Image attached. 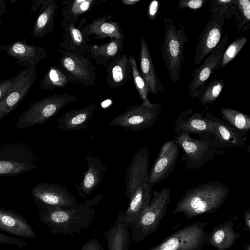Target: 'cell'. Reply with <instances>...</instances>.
I'll use <instances>...</instances> for the list:
<instances>
[{"label":"cell","mask_w":250,"mask_h":250,"mask_svg":"<svg viewBox=\"0 0 250 250\" xmlns=\"http://www.w3.org/2000/svg\"><path fill=\"white\" fill-rule=\"evenodd\" d=\"M81 250H104V249L98 239L91 238L83 245Z\"/></svg>","instance_id":"b9f144b4"},{"label":"cell","mask_w":250,"mask_h":250,"mask_svg":"<svg viewBox=\"0 0 250 250\" xmlns=\"http://www.w3.org/2000/svg\"><path fill=\"white\" fill-rule=\"evenodd\" d=\"M125 39H111L100 45H88L85 53L97 64L106 66L108 63L121 55Z\"/></svg>","instance_id":"83f0119b"},{"label":"cell","mask_w":250,"mask_h":250,"mask_svg":"<svg viewBox=\"0 0 250 250\" xmlns=\"http://www.w3.org/2000/svg\"><path fill=\"white\" fill-rule=\"evenodd\" d=\"M125 212L120 210L114 224L104 233L108 250H128L131 238Z\"/></svg>","instance_id":"484cf974"},{"label":"cell","mask_w":250,"mask_h":250,"mask_svg":"<svg viewBox=\"0 0 250 250\" xmlns=\"http://www.w3.org/2000/svg\"><path fill=\"white\" fill-rule=\"evenodd\" d=\"M0 244H10L18 247H25L27 244L24 241L0 232Z\"/></svg>","instance_id":"ab89813d"},{"label":"cell","mask_w":250,"mask_h":250,"mask_svg":"<svg viewBox=\"0 0 250 250\" xmlns=\"http://www.w3.org/2000/svg\"><path fill=\"white\" fill-rule=\"evenodd\" d=\"M205 115L211 128L209 137L216 141L222 148L240 147L244 146L246 141L244 135L247 133L239 131L210 113L206 112Z\"/></svg>","instance_id":"ac0fdd59"},{"label":"cell","mask_w":250,"mask_h":250,"mask_svg":"<svg viewBox=\"0 0 250 250\" xmlns=\"http://www.w3.org/2000/svg\"><path fill=\"white\" fill-rule=\"evenodd\" d=\"M6 5L4 0H0V24L2 23V17L6 13Z\"/></svg>","instance_id":"7dc6e473"},{"label":"cell","mask_w":250,"mask_h":250,"mask_svg":"<svg viewBox=\"0 0 250 250\" xmlns=\"http://www.w3.org/2000/svg\"></svg>","instance_id":"816d5d0a"},{"label":"cell","mask_w":250,"mask_h":250,"mask_svg":"<svg viewBox=\"0 0 250 250\" xmlns=\"http://www.w3.org/2000/svg\"><path fill=\"white\" fill-rule=\"evenodd\" d=\"M33 199L64 209H72L78 203L75 196L65 187L58 184L40 183L32 189Z\"/></svg>","instance_id":"9a60e30c"},{"label":"cell","mask_w":250,"mask_h":250,"mask_svg":"<svg viewBox=\"0 0 250 250\" xmlns=\"http://www.w3.org/2000/svg\"><path fill=\"white\" fill-rule=\"evenodd\" d=\"M228 36V33L225 34L203 64L194 69L191 76L192 79L188 85V92L191 98H198L201 95L208 80L215 69L219 68L227 44Z\"/></svg>","instance_id":"8fae6325"},{"label":"cell","mask_w":250,"mask_h":250,"mask_svg":"<svg viewBox=\"0 0 250 250\" xmlns=\"http://www.w3.org/2000/svg\"><path fill=\"white\" fill-rule=\"evenodd\" d=\"M96 107V104L93 103L84 107L66 112L57 120L58 128L68 132L86 129Z\"/></svg>","instance_id":"603a6c76"},{"label":"cell","mask_w":250,"mask_h":250,"mask_svg":"<svg viewBox=\"0 0 250 250\" xmlns=\"http://www.w3.org/2000/svg\"><path fill=\"white\" fill-rule=\"evenodd\" d=\"M234 223L228 221L214 227L208 235L207 242L217 250H228L241 236L233 229Z\"/></svg>","instance_id":"4dcf8cb0"},{"label":"cell","mask_w":250,"mask_h":250,"mask_svg":"<svg viewBox=\"0 0 250 250\" xmlns=\"http://www.w3.org/2000/svg\"><path fill=\"white\" fill-rule=\"evenodd\" d=\"M9 1L12 4H13L17 1V0H10Z\"/></svg>","instance_id":"681fc988"},{"label":"cell","mask_w":250,"mask_h":250,"mask_svg":"<svg viewBox=\"0 0 250 250\" xmlns=\"http://www.w3.org/2000/svg\"><path fill=\"white\" fill-rule=\"evenodd\" d=\"M159 104L147 105L142 104L129 107L110 122V126H119L132 131H142L152 127L161 110Z\"/></svg>","instance_id":"9c48e42d"},{"label":"cell","mask_w":250,"mask_h":250,"mask_svg":"<svg viewBox=\"0 0 250 250\" xmlns=\"http://www.w3.org/2000/svg\"><path fill=\"white\" fill-rule=\"evenodd\" d=\"M151 197V188L149 183L139 187L129 199L125 219L129 225L139 220L148 206Z\"/></svg>","instance_id":"f546056e"},{"label":"cell","mask_w":250,"mask_h":250,"mask_svg":"<svg viewBox=\"0 0 250 250\" xmlns=\"http://www.w3.org/2000/svg\"><path fill=\"white\" fill-rule=\"evenodd\" d=\"M245 250H250V245H248L246 247Z\"/></svg>","instance_id":"f907efd6"},{"label":"cell","mask_w":250,"mask_h":250,"mask_svg":"<svg viewBox=\"0 0 250 250\" xmlns=\"http://www.w3.org/2000/svg\"><path fill=\"white\" fill-rule=\"evenodd\" d=\"M170 190L168 188L153 192V197L140 218L129 225L131 240L136 243L140 242L157 229L170 203Z\"/></svg>","instance_id":"5b68a950"},{"label":"cell","mask_w":250,"mask_h":250,"mask_svg":"<svg viewBox=\"0 0 250 250\" xmlns=\"http://www.w3.org/2000/svg\"><path fill=\"white\" fill-rule=\"evenodd\" d=\"M61 26L62 38L59 47L78 56H84L89 42L85 39L82 31L81 24L77 26L76 24L62 21Z\"/></svg>","instance_id":"cb8c5ba5"},{"label":"cell","mask_w":250,"mask_h":250,"mask_svg":"<svg viewBox=\"0 0 250 250\" xmlns=\"http://www.w3.org/2000/svg\"><path fill=\"white\" fill-rule=\"evenodd\" d=\"M72 81L66 72L59 66H51L40 81V85L44 90L64 88Z\"/></svg>","instance_id":"d6a6232c"},{"label":"cell","mask_w":250,"mask_h":250,"mask_svg":"<svg viewBox=\"0 0 250 250\" xmlns=\"http://www.w3.org/2000/svg\"><path fill=\"white\" fill-rule=\"evenodd\" d=\"M206 2V0H180L177 3V7L180 10L188 8L198 11L204 5Z\"/></svg>","instance_id":"f35d334b"},{"label":"cell","mask_w":250,"mask_h":250,"mask_svg":"<svg viewBox=\"0 0 250 250\" xmlns=\"http://www.w3.org/2000/svg\"><path fill=\"white\" fill-rule=\"evenodd\" d=\"M85 158L88 169L83 172L82 182L76 186L79 196L83 199H86L97 189L107 170V167L92 155H87Z\"/></svg>","instance_id":"44dd1931"},{"label":"cell","mask_w":250,"mask_h":250,"mask_svg":"<svg viewBox=\"0 0 250 250\" xmlns=\"http://www.w3.org/2000/svg\"><path fill=\"white\" fill-rule=\"evenodd\" d=\"M208 235L204 222H195L177 230L148 250H201Z\"/></svg>","instance_id":"ba28073f"},{"label":"cell","mask_w":250,"mask_h":250,"mask_svg":"<svg viewBox=\"0 0 250 250\" xmlns=\"http://www.w3.org/2000/svg\"><path fill=\"white\" fill-rule=\"evenodd\" d=\"M38 76L36 66L24 68L15 77L13 87L0 102V120L11 113L29 93Z\"/></svg>","instance_id":"7c38bea8"},{"label":"cell","mask_w":250,"mask_h":250,"mask_svg":"<svg viewBox=\"0 0 250 250\" xmlns=\"http://www.w3.org/2000/svg\"><path fill=\"white\" fill-rule=\"evenodd\" d=\"M102 198L103 195L100 193L69 210L47 205L36 199L33 201L39 208L41 222L52 234L61 233L73 237L74 232L80 234L83 229L87 228L92 224L96 216L95 208Z\"/></svg>","instance_id":"6da1fadb"},{"label":"cell","mask_w":250,"mask_h":250,"mask_svg":"<svg viewBox=\"0 0 250 250\" xmlns=\"http://www.w3.org/2000/svg\"><path fill=\"white\" fill-rule=\"evenodd\" d=\"M58 8L55 0H43L34 23L32 34L34 38H42L53 30L55 27L54 17Z\"/></svg>","instance_id":"f1b7e54d"},{"label":"cell","mask_w":250,"mask_h":250,"mask_svg":"<svg viewBox=\"0 0 250 250\" xmlns=\"http://www.w3.org/2000/svg\"><path fill=\"white\" fill-rule=\"evenodd\" d=\"M247 39L244 37L238 38L232 42L226 50H225L219 68H222L231 62L240 51L246 43Z\"/></svg>","instance_id":"74e56055"},{"label":"cell","mask_w":250,"mask_h":250,"mask_svg":"<svg viewBox=\"0 0 250 250\" xmlns=\"http://www.w3.org/2000/svg\"><path fill=\"white\" fill-rule=\"evenodd\" d=\"M106 72V81L110 88L115 89L124 85L132 77L128 57L124 54L109 62Z\"/></svg>","instance_id":"4316f807"},{"label":"cell","mask_w":250,"mask_h":250,"mask_svg":"<svg viewBox=\"0 0 250 250\" xmlns=\"http://www.w3.org/2000/svg\"><path fill=\"white\" fill-rule=\"evenodd\" d=\"M244 223L246 227L250 229V209L245 211L244 212Z\"/></svg>","instance_id":"bcb514c9"},{"label":"cell","mask_w":250,"mask_h":250,"mask_svg":"<svg viewBox=\"0 0 250 250\" xmlns=\"http://www.w3.org/2000/svg\"><path fill=\"white\" fill-rule=\"evenodd\" d=\"M185 132L195 134L200 137L211 133L209 121L205 114L200 112H193L191 109L180 112L173 126L174 134Z\"/></svg>","instance_id":"ffe728a7"},{"label":"cell","mask_w":250,"mask_h":250,"mask_svg":"<svg viewBox=\"0 0 250 250\" xmlns=\"http://www.w3.org/2000/svg\"><path fill=\"white\" fill-rule=\"evenodd\" d=\"M220 111L225 121L240 131L247 133L250 129V117L236 109L222 107Z\"/></svg>","instance_id":"836d02e7"},{"label":"cell","mask_w":250,"mask_h":250,"mask_svg":"<svg viewBox=\"0 0 250 250\" xmlns=\"http://www.w3.org/2000/svg\"><path fill=\"white\" fill-rule=\"evenodd\" d=\"M211 15L198 38L194 54V64L198 65L217 45L223 35L227 15L220 8H211Z\"/></svg>","instance_id":"30bf717a"},{"label":"cell","mask_w":250,"mask_h":250,"mask_svg":"<svg viewBox=\"0 0 250 250\" xmlns=\"http://www.w3.org/2000/svg\"><path fill=\"white\" fill-rule=\"evenodd\" d=\"M160 3L158 1L154 0L150 2L147 11V15L150 20H154L156 19Z\"/></svg>","instance_id":"7bdbcfd3"},{"label":"cell","mask_w":250,"mask_h":250,"mask_svg":"<svg viewBox=\"0 0 250 250\" xmlns=\"http://www.w3.org/2000/svg\"><path fill=\"white\" fill-rule=\"evenodd\" d=\"M61 67L70 78L72 82L83 86H92L96 83L95 69L89 57H79L61 49Z\"/></svg>","instance_id":"4fadbf2b"},{"label":"cell","mask_w":250,"mask_h":250,"mask_svg":"<svg viewBox=\"0 0 250 250\" xmlns=\"http://www.w3.org/2000/svg\"><path fill=\"white\" fill-rule=\"evenodd\" d=\"M0 49L7 56L14 58L17 64L24 68L36 66L47 58V52L43 47L29 45L26 43L25 39L1 45Z\"/></svg>","instance_id":"e0dca14e"},{"label":"cell","mask_w":250,"mask_h":250,"mask_svg":"<svg viewBox=\"0 0 250 250\" xmlns=\"http://www.w3.org/2000/svg\"><path fill=\"white\" fill-rule=\"evenodd\" d=\"M233 13L239 25L238 31L240 32L245 25L250 21V1L249 0H235V8Z\"/></svg>","instance_id":"8d00e7d4"},{"label":"cell","mask_w":250,"mask_h":250,"mask_svg":"<svg viewBox=\"0 0 250 250\" xmlns=\"http://www.w3.org/2000/svg\"><path fill=\"white\" fill-rule=\"evenodd\" d=\"M111 19V15H106L86 24L85 19H83L80 24L85 39L89 42V37L93 35L92 39L94 40H103L107 37L110 39H125L120 23Z\"/></svg>","instance_id":"d6986e66"},{"label":"cell","mask_w":250,"mask_h":250,"mask_svg":"<svg viewBox=\"0 0 250 250\" xmlns=\"http://www.w3.org/2000/svg\"><path fill=\"white\" fill-rule=\"evenodd\" d=\"M95 0H69L62 3L63 21L66 22L77 23L80 17L90 10L95 2Z\"/></svg>","instance_id":"1f68e13d"},{"label":"cell","mask_w":250,"mask_h":250,"mask_svg":"<svg viewBox=\"0 0 250 250\" xmlns=\"http://www.w3.org/2000/svg\"><path fill=\"white\" fill-rule=\"evenodd\" d=\"M77 100V96L68 94H55L38 100L21 113L16 122V126L26 129L44 124L62 108Z\"/></svg>","instance_id":"8992f818"},{"label":"cell","mask_w":250,"mask_h":250,"mask_svg":"<svg viewBox=\"0 0 250 250\" xmlns=\"http://www.w3.org/2000/svg\"><path fill=\"white\" fill-rule=\"evenodd\" d=\"M128 58L131 64L133 83L142 101V104L147 105H150L153 103H151L148 98L149 89L146 82L138 70L135 56L132 54L128 57Z\"/></svg>","instance_id":"e575fe53"},{"label":"cell","mask_w":250,"mask_h":250,"mask_svg":"<svg viewBox=\"0 0 250 250\" xmlns=\"http://www.w3.org/2000/svg\"><path fill=\"white\" fill-rule=\"evenodd\" d=\"M44 0H32L31 12L35 14L42 4Z\"/></svg>","instance_id":"f6af8a7d"},{"label":"cell","mask_w":250,"mask_h":250,"mask_svg":"<svg viewBox=\"0 0 250 250\" xmlns=\"http://www.w3.org/2000/svg\"><path fill=\"white\" fill-rule=\"evenodd\" d=\"M139 60L141 74L147 84L149 92L153 95L158 93L163 94L164 88L155 71L147 42L143 37L141 41Z\"/></svg>","instance_id":"d4e9b609"},{"label":"cell","mask_w":250,"mask_h":250,"mask_svg":"<svg viewBox=\"0 0 250 250\" xmlns=\"http://www.w3.org/2000/svg\"><path fill=\"white\" fill-rule=\"evenodd\" d=\"M149 151L146 146L138 150L126 168L125 194L128 199L135 190L148 182Z\"/></svg>","instance_id":"2e32d148"},{"label":"cell","mask_w":250,"mask_h":250,"mask_svg":"<svg viewBox=\"0 0 250 250\" xmlns=\"http://www.w3.org/2000/svg\"><path fill=\"white\" fill-rule=\"evenodd\" d=\"M164 34L161 45L163 60L171 81L177 83L180 78L184 58L185 44L188 41L185 27L180 21L168 18L164 19Z\"/></svg>","instance_id":"3957f363"},{"label":"cell","mask_w":250,"mask_h":250,"mask_svg":"<svg viewBox=\"0 0 250 250\" xmlns=\"http://www.w3.org/2000/svg\"><path fill=\"white\" fill-rule=\"evenodd\" d=\"M176 134L174 139L183 152L181 161L185 163L187 169L201 168L214 158L225 152L216 141L208 135L193 138L188 132Z\"/></svg>","instance_id":"277c9868"},{"label":"cell","mask_w":250,"mask_h":250,"mask_svg":"<svg viewBox=\"0 0 250 250\" xmlns=\"http://www.w3.org/2000/svg\"><path fill=\"white\" fill-rule=\"evenodd\" d=\"M180 148L175 139L168 140L163 144L148 174L151 188L167 179L173 172L179 156Z\"/></svg>","instance_id":"5bb4252c"},{"label":"cell","mask_w":250,"mask_h":250,"mask_svg":"<svg viewBox=\"0 0 250 250\" xmlns=\"http://www.w3.org/2000/svg\"><path fill=\"white\" fill-rule=\"evenodd\" d=\"M0 229L22 238L37 237L35 231L26 219L13 210L0 208Z\"/></svg>","instance_id":"7402d4cb"},{"label":"cell","mask_w":250,"mask_h":250,"mask_svg":"<svg viewBox=\"0 0 250 250\" xmlns=\"http://www.w3.org/2000/svg\"><path fill=\"white\" fill-rule=\"evenodd\" d=\"M229 194V188L218 181L200 184L187 189L178 201L172 214L182 213L187 219L216 211Z\"/></svg>","instance_id":"7a4b0ae2"},{"label":"cell","mask_w":250,"mask_h":250,"mask_svg":"<svg viewBox=\"0 0 250 250\" xmlns=\"http://www.w3.org/2000/svg\"><path fill=\"white\" fill-rule=\"evenodd\" d=\"M140 1V0H122V3L125 5H134L139 2Z\"/></svg>","instance_id":"c3c4849f"},{"label":"cell","mask_w":250,"mask_h":250,"mask_svg":"<svg viewBox=\"0 0 250 250\" xmlns=\"http://www.w3.org/2000/svg\"><path fill=\"white\" fill-rule=\"evenodd\" d=\"M15 77L0 82V102L6 96L13 86Z\"/></svg>","instance_id":"60d3db41"},{"label":"cell","mask_w":250,"mask_h":250,"mask_svg":"<svg viewBox=\"0 0 250 250\" xmlns=\"http://www.w3.org/2000/svg\"><path fill=\"white\" fill-rule=\"evenodd\" d=\"M224 86V82L220 79H213L205 86L201 95L198 97L202 105L213 103L219 97Z\"/></svg>","instance_id":"d590c367"},{"label":"cell","mask_w":250,"mask_h":250,"mask_svg":"<svg viewBox=\"0 0 250 250\" xmlns=\"http://www.w3.org/2000/svg\"><path fill=\"white\" fill-rule=\"evenodd\" d=\"M234 3V0H213L211 4V8H223L230 6Z\"/></svg>","instance_id":"ee69618b"},{"label":"cell","mask_w":250,"mask_h":250,"mask_svg":"<svg viewBox=\"0 0 250 250\" xmlns=\"http://www.w3.org/2000/svg\"><path fill=\"white\" fill-rule=\"evenodd\" d=\"M32 148L21 143L0 145V176H17L37 168Z\"/></svg>","instance_id":"52a82bcc"}]
</instances>
